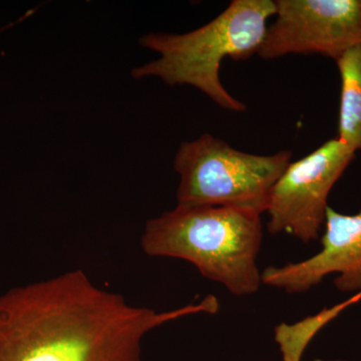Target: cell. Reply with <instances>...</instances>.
<instances>
[{"label": "cell", "instance_id": "cell-9", "mask_svg": "<svg viewBox=\"0 0 361 361\" xmlns=\"http://www.w3.org/2000/svg\"><path fill=\"white\" fill-rule=\"evenodd\" d=\"M361 300V291L343 302L323 310L296 324L281 323L275 329V341L279 345L283 361H301L304 351L311 339L322 329L341 314L342 311Z\"/></svg>", "mask_w": 361, "mask_h": 361}, {"label": "cell", "instance_id": "cell-6", "mask_svg": "<svg viewBox=\"0 0 361 361\" xmlns=\"http://www.w3.org/2000/svg\"><path fill=\"white\" fill-rule=\"evenodd\" d=\"M257 54L264 59L318 54L334 61L361 44V0H277Z\"/></svg>", "mask_w": 361, "mask_h": 361}, {"label": "cell", "instance_id": "cell-8", "mask_svg": "<svg viewBox=\"0 0 361 361\" xmlns=\"http://www.w3.org/2000/svg\"><path fill=\"white\" fill-rule=\"evenodd\" d=\"M341 77L337 139L351 151H361V44L336 61Z\"/></svg>", "mask_w": 361, "mask_h": 361}, {"label": "cell", "instance_id": "cell-2", "mask_svg": "<svg viewBox=\"0 0 361 361\" xmlns=\"http://www.w3.org/2000/svg\"><path fill=\"white\" fill-rule=\"evenodd\" d=\"M261 214L223 206H180L149 220L141 237L151 257L188 261L233 295L256 293L262 283L257 257Z\"/></svg>", "mask_w": 361, "mask_h": 361}, {"label": "cell", "instance_id": "cell-3", "mask_svg": "<svg viewBox=\"0 0 361 361\" xmlns=\"http://www.w3.org/2000/svg\"><path fill=\"white\" fill-rule=\"evenodd\" d=\"M276 13L272 0H233L229 6L207 25L184 35L149 33L140 44L158 52L160 58L132 71L133 78L157 77L169 85H191L224 109L246 111L220 80L226 58L246 61L257 54L269 18Z\"/></svg>", "mask_w": 361, "mask_h": 361}, {"label": "cell", "instance_id": "cell-4", "mask_svg": "<svg viewBox=\"0 0 361 361\" xmlns=\"http://www.w3.org/2000/svg\"><path fill=\"white\" fill-rule=\"evenodd\" d=\"M291 157L288 149L269 156L245 153L209 134L183 142L174 161L178 205L232 207L262 215Z\"/></svg>", "mask_w": 361, "mask_h": 361}, {"label": "cell", "instance_id": "cell-1", "mask_svg": "<svg viewBox=\"0 0 361 361\" xmlns=\"http://www.w3.org/2000/svg\"><path fill=\"white\" fill-rule=\"evenodd\" d=\"M218 310L214 295L161 312L139 307L68 271L0 294V361H141L152 330Z\"/></svg>", "mask_w": 361, "mask_h": 361}, {"label": "cell", "instance_id": "cell-10", "mask_svg": "<svg viewBox=\"0 0 361 361\" xmlns=\"http://www.w3.org/2000/svg\"><path fill=\"white\" fill-rule=\"evenodd\" d=\"M16 25V23H11V25H7L6 27L0 28V33H1L2 32H4V30H6V28L11 27V26H13Z\"/></svg>", "mask_w": 361, "mask_h": 361}, {"label": "cell", "instance_id": "cell-7", "mask_svg": "<svg viewBox=\"0 0 361 361\" xmlns=\"http://www.w3.org/2000/svg\"><path fill=\"white\" fill-rule=\"evenodd\" d=\"M322 249L312 257L261 272L262 283L289 294L303 293L327 275L338 274L334 284L342 292L361 291V211L344 215L327 208Z\"/></svg>", "mask_w": 361, "mask_h": 361}, {"label": "cell", "instance_id": "cell-5", "mask_svg": "<svg viewBox=\"0 0 361 361\" xmlns=\"http://www.w3.org/2000/svg\"><path fill=\"white\" fill-rule=\"evenodd\" d=\"M355 155L336 137L291 161L271 190L266 210L268 231L290 234L303 243L317 239L325 223L330 192Z\"/></svg>", "mask_w": 361, "mask_h": 361}]
</instances>
